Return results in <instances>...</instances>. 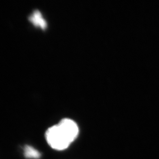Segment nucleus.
I'll list each match as a JSON object with an SVG mask.
<instances>
[{"mask_svg": "<svg viewBox=\"0 0 159 159\" xmlns=\"http://www.w3.org/2000/svg\"><path fill=\"white\" fill-rule=\"evenodd\" d=\"M24 156L29 159H37L40 157V153L36 149L30 146H26L24 148Z\"/></svg>", "mask_w": 159, "mask_h": 159, "instance_id": "20e7f679", "label": "nucleus"}, {"mask_svg": "<svg viewBox=\"0 0 159 159\" xmlns=\"http://www.w3.org/2000/svg\"><path fill=\"white\" fill-rule=\"evenodd\" d=\"M57 125L71 143L78 137L79 134L78 125L71 119H62Z\"/></svg>", "mask_w": 159, "mask_h": 159, "instance_id": "f03ea898", "label": "nucleus"}, {"mask_svg": "<svg viewBox=\"0 0 159 159\" xmlns=\"http://www.w3.org/2000/svg\"><path fill=\"white\" fill-rule=\"evenodd\" d=\"M29 20L36 27H40L42 30L47 28V22L42 17L41 13L37 10L34 11L29 18Z\"/></svg>", "mask_w": 159, "mask_h": 159, "instance_id": "7ed1b4c3", "label": "nucleus"}, {"mask_svg": "<svg viewBox=\"0 0 159 159\" xmlns=\"http://www.w3.org/2000/svg\"><path fill=\"white\" fill-rule=\"evenodd\" d=\"M45 138L52 148L59 151L65 150L71 144L57 125L48 128L45 132Z\"/></svg>", "mask_w": 159, "mask_h": 159, "instance_id": "f257e3e1", "label": "nucleus"}]
</instances>
